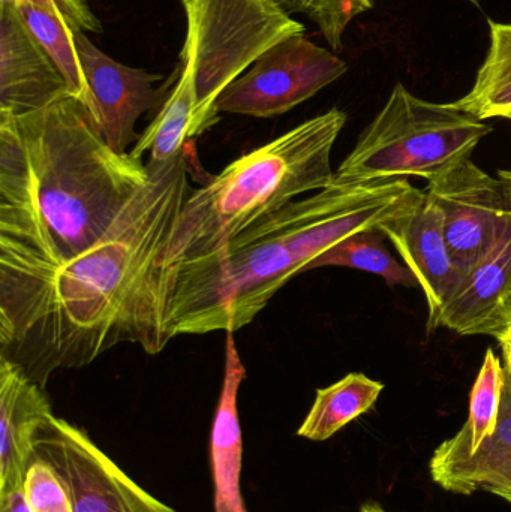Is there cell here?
<instances>
[{"instance_id": "obj_1", "label": "cell", "mask_w": 511, "mask_h": 512, "mask_svg": "<svg viewBox=\"0 0 511 512\" xmlns=\"http://www.w3.org/2000/svg\"><path fill=\"white\" fill-rule=\"evenodd\" d=\"M150 182L83 254L50 268L0 273V358L44 388L120 343L165 348L156 271L191 188L185 152L149 164Z\"/></svg>"}, {"instance_id": "obj_2", "label": "cell", "mask_w": 511, "mask_h": 512, "mask_svg": "<svg viewBox=\"0 0 511 512\" xmlns=\"http://www.w3.org/2000/svg\"><path fill=\"white\" fill-rule=\"evenodd\" d=\"M149 182L147 164L114 152L77 96L0 114V273L83 254Z\"/></svg>"}, {"instance_id": "obj_3", "label": "cell", "mask_w": 511, "mask_h": 512, "mask_svg": "<svg viewBox=\"0 0 511 512\" xmlns=\"http://www.w3.org/2000/svg\"><path fill=\"white\" fill-rule=\"evenodd\" d=\"M347 114L332 108L240 156L189 192L156 277L227 248L258 221L333 182L332 150Z\"/></svg>"}, {"instance_id": "obj_4", "label": "cell", "mask_w": 511, "mask_h": 512, "mask_svg": "<svg viewBox=\"0 0 511 512\" xmlns=\"http://www.w3.org/2000/svg\"><path fill=\"white\" fill-rule=\"evenodd\" d=\"M300 274L284 240L258 227L218 254L156 277L162 339L246 327L276 292Z\"/></svg>"}, {"instance_id": "obj_5", "label": "cell", "mask_w": 511, "mask_h": 512, "mask_svg": "<svg viewBox=\"0 0 511 512\" xmlns=\"http://www.w3.org/2000/svg\"><path fill=\"white\" fill-rule=\"evenodd\" d=\"M491 132L492 126L455 105L425 101L398 83L333 182L363 185L410 176L429 182L471 158Z\"/></svg>"}, {"instance_id": "obj_6", "label": "cell", "mask_w": 511, "mask_h": 512, "mask_svg": "<svg viewBox=\"0 0 511 512\" xmlns=\"http://www.w3.org/2000/svg\"><path fill=\"white\" fill-rule=\"evenodd\" d=\"M186 38L177 71L195 90L197 137L219 122L216 101L267 50L305 26L278 0H180Z\"/></svg>"}, {"instance_id": "obj_7", "label": "cell", "mask_w": 511, "mask_h": 512, "mask_svg": "<svg viewBox=\"0 0 511 512\" xmlns=\"http://www.w3.org/2000/svg\"><path fill=\"white\" fill-rule=\"evenodd\" d=\"M425 198V191L414 188L408 179L363 185L332 182L311 197L287 204L254 227L284 240L300 273H305L306 265L351 234L380 228L408 215Z\"/></svg>"}, {"instance_id": "obj_8", "label": "cell", "mask_w": 511, "mask_h": 512, "mask_svg": "<svg viewBox=\"0 0 511 512\" xmlns=\"http://www.w3.org/2000/svg\"><path fill=\"white\" fill-rule=\"evenodd\" d=\"M335 53L293 35L267 50L216 101L218 113L270 119L317 95L347 72Z\"/></svg>"}, {"instance_id": "obj_9", "label": "cell", "mask_w": 511, "mask_h": 512, "mask_svg": "<svg viewBox=\"0 0 511 512\" xmlns=\"http://www.w3.org/2000/svg\"><path fill=\"white\" fill-rule=\"evenodd\" d=\"M33 451L56 472L74 512H176L138 486L84 430L54 414L36 430Z\"/></svg>"}, {"instance_id": "obj_10", "label": "cell", "mask_w": 511, "mask_h": 512, "mask_svg": "<svg viewBox=\"0 0 511 512\" xmlns=\"http://www.w3.org/2000/svg\"><path fill=\"white\" fill-rule=\"evenodd\" d=\"M426 197L441 210L444 233L462 276L488 254L511 219V171L489 176L471 158L429 180Z\"/></svg>"}, {"instance_id": "obj_11", "label": "cell", "mask_w": 511, "mask_h": 512, "mask_svg": "<svg viewBox=\"0 0 511 512\" xmlns=\"http://www.w3.org/2000/svg\"><path fill=\"white\" fill-rule=\"evenodd\" d=\"M75 44L90 92V111L108 146L117 153H128L129 146L140 140L135 132L138 119L165 101L155 83L162 75L131 68L102 53L86 32L75 27Z\"/></svg>"}, {"instance_id": "obj_12", "label": "cell", "mask_w": 511, "mask_h": 512, "mask_svg": "<svg viewBox=\"0 0 511 512\" xmlns=\"http://www.w3.org/2000/svg\"><path fill=\"white\" fill-rule=\"evenodd\" d=\"M72 95L20 9L0 3V114L23 116Z\"/></svg>"}, {"instance_id": "obj_13", "label": "cell", "mask_w": 511, "mask_h": 512, "mask_svg": "<svg viewBox=\"0 0 511 512\" xmlns=\"http://www.w3.org/2000/svg\"><path fill=\"white\" fill-rule=\"evenodd\" d=\"M378 230L395 246L425 292L428 328L435 330L464 277L447 243L443 213L426 197L414 212L386 222Z\"/></svg>"}, {"instance_id": "obj_14", "label": "cell", "mask_w": 511, "mask_h": 512, "mask_svg": "<svg viewBox=\"0 0 511 512\" xmlns=\"http://www.w3.org/2000/svg\"><path fill=\"white\" fill-rule=\"evenodd\" d=\"M511 289V219L494 248L462 277L461 285L438 318L464 336L488 334L501 339L510 330L506 301Z\"/></svg>"}, {"instance_id": "obj_15", "label": "cell", "mask_w": 511, "mask_h": 512, "mask_svg": "<svg viewBox=\"0 0 511 512\" xmlns=\"http://www.w3.org/2000/svg\"><path fill=\"white\" fill-rule=\"evenodd\" d=\"M51 414L44 388L0 358V496L23 492L35 460L33 436Z\"/></svg>"}, {"instance_id": "obj_16", "label": "cell", "mask_w": 511, "mask_h": 512, "mask_svg": "<svg viewBox=\"0 0 511 512\" xmlns=\"http://www.w3.org/2000/svg\"><path fill=\"white\" fill-rule=\"evenodd\" d=\"M224 381L210 433L213 512H248L242 495L243 439L239 418V391L246 369L234 331H225Z\"/></svg>"}, {"instance_id": "obj_17", "label": "cell", "mask_w": 511, "mask_h": 512, "mask_svg": "<svg viewBox=\"0 0 511 512\" xmlns=\"http://www.w3.org/2000/svg\"><path fill=\"white\" fill-rule=\"evenodd\" d=\"M435 484L455 495L471 496L492 487L511 489V378L506 375L503 403L494 435L479 450L455 457L432 456Z\"/></svg>"}, {"instance_id": "obj_18", "label": "cell", "mask_w": 511, "mask_h": 512, "mask_svg": "<svg viewBox=\"0 0 511 512\" xmlns=\"http://www.w3.org/2000/svg\"><path fill=\"white\" fill-rule=\"evenodd\" d=\"M195 90L189 75L176 72V83L156 113L149 128L132 147L131 155L143 161L150 153L149 164H167L185 152L197 138L195 131Z\"/></svg>"}, {"instance_id": "obj_19", "label": "cell", "mask_w": 511, "mask_h": 512, "mask_svg": "<svg viewBox=\"0 0 511 512\" xmlns=\"http://www.w3.org/2000/svg\"><path fill=\"white\" fill-rule=\"evenodd\" d=\"M383 390V382L363 373H348L341 381L317 390L314 405L297 436L314 442L327 441L351 421L371 411Z\"/></svg>"}, {"instance_id": "obj_20", "label": "cell", "mask_w": 511, "mask_h": 512, "mask_svg": "<svg viewBox=\"0 0 511 512\" xmlns=\"http://www.w3.org/2000/svg\"><path fill=\"white\" fill-rule=\"evenodd\" d=\"M489 50L467 95L452 102L479 120H511V23L489 21Z\"/></svg>"}, {"instance_id": "obj_21", "label": "cell", "mask_w": 511, "mask_h": 512, "mask_svg": "<svg viewBox=\"0 0 511 512\" xmlns=\"http://www.w3.org/2000/svg\"><path fill=\"white\" fill-rule=\"evenodd\" d=\"M506 387V369L494 349H488L482 369L470 394V412L467 423L453 438L446 439L434 456L455 457L471 454L491 438L498 426L501 403Z\"/></svg>"}, {"instance_id": "obj_22", "label": "cell", "mask_w": 511, "mask_h": 512, "mask_svg": "<svg viewBox=\"0 0 511 512\" xmlns=\"http://www.w3.org/2000/svg\"><path fill=\"white\" fill-rule=\"evenodd\" d=\"M386 239L378 228L351 234L306 265L305 271L324 267L354 268L383 277L389 286L419 285L410 268L390 254L384 243Z\"/></svg>"}, {"instance_id": "obj_23", "label": "cell", "mask_w": 511, "mask_h": 512, "mask_svg": "<svg viewBox=\"0 0 511 512\" xmlns=\"http://www.w3.org/2000/svg\"><path fill=\"white\" fill-rule=\"evenodd\" d=\"M35 38L65 77L72 95L90 108V92L75 44L74 26L56 9L36 5L17 6Z\"/></svg>"}, {"instance_id": "obj_24", "label": "cell", "mask_w": 511, "mask_h": 512, "mask_svg": "<svg viewBox=\"0 0 511 512\" xmlns=\"http://www.w3.org/2000/svg\"><path fill=\"white\" fill-rule=\"evenodd\" d=\"M290 14H303L318 27L332 50L339 51L354 18L374 8L377 0H278Z\"/></svg>"}, {"instance_id": "obj_25", "label": "cell", "mask_w": 511, "mask_h": 512, "mask_svg": "<svg viewBox=\"0 0 511 512\" xmlns=\"http://www.w3.org/2000/svg\"><path fill=\"white\" fill-rule=\"evenodd\" d=\"M23 493L30 512H74L71 498L56 472L36 457L27 469Z\"/></svg>"}, {"instance_id": "obj_26", "label": "cell", "mask_w": 511, "mask_h": 512, "mask_svg": "<svg viewBox=\"0 0 511 512\" xmlns=\"http://www.w3.org/2000/svg\"><path fill=\"white\" fill-rule=\"evenodd\" d=\"M0 3L14 6L36 5L41 8L56 9L71 26L78 27L83 32H102L101 21L93 14L86 0H0Z\"/></svg>"}, {"instance_id": "obj_27", "label": "cell", "mask_w": 511, "mask_h": 512, "mask_svg": "<svg viewBox=\"0 0 511 512\" xmlns=\"http://www.w3.org/2000/svg\"><path fill=\"white\" fill-rule=\"evenodd\" d=\"M0 512H30L24 493L0 496Z\"/></svg>"}, {"instance_id": "obj_28", "label": "cell", "mask_w": 511, "mask_h": 512, "mask_svg": "<svg viewBox=\"0 0 511 512\" xmlns=\"http://www.w3.org/2000/svg\"><path fill=\"white\" fill-rule=\"evenodd\" d=\"M486 492L504 499V501L509 502L511 505V489H506V487H492V489H488Z\"/></svg>"}, {"instance_id": "obj_29", "label": "cell", "mask_w": 511, "mask_h": 512, "mask_svg": "<svg viewBox=\"0 0 511 512\" xmlns=\"http://www.w3.org/2000/svg\"><path fill=\"white\" fill-rule=\"evenodd\" d=\"M359 512H389L384 510L378 502H366V504L362 505Z\"/></svg>"}, {"instance_id": "obj_30", "label": "cell", "mask_w": 511, "mask_h": 512, "mask_svg": "<svg viewBox=\"0 0 511 512\" xmlns=\"http://www.w3.org/2000/svg\"><path fill=\"white\" fill-rule=\"evenodd\" d=\"M506 312H507V319H509V327L511 330V289H510L509 297H507V301H506Z\"/></svg>"}, {"instance_id": "obj_31", "label": "cell", "mask_w": 511, "mask_h": 512, "mask_svg": "<svg viewBox=\"0 0 511 512\" xmlns=\"http://www.w3.org/2000/svg\"><path fill=\"white\" fill-rule=\"evenodd\" d=\"M468 2L473 3V5L480 6V0H468Z\"/></svg>"}]
</instances>
